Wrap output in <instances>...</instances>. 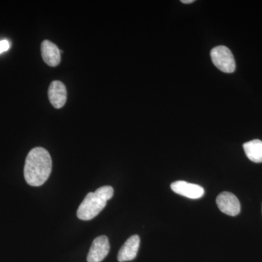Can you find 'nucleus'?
<instances>
[{
  "label": "nucleus",
  "instance_id": "f8f14e48",
  "mask_svg": "<svg viewBox=\"0 0 262 262\" xmlns=\"http://www.w3.org/2000/svg\"><path fill=\"white\" fill-rule=\"evenodd\" d=\"M182 3H184V4H190V3H194V0H182Z\"/></svg>",
  "mask_w": 262,
  "mask_h": 262
},
{
  "label": "nucleus",
  "instance_id": "f257e3e1",
  "mask_svg": "<svg viewBox=\"0 0 262 262\" xmlns=\"http://www.w3.org/2000/svg\"><path fill=\"white\" fill-rule=\"evenodd\" d=\"M51 170L52 159L47 150L36 147L29 151L24 165V178L29 185L42 186L49 178Z\"/></svg>",
  "mask_w": 262,
  "mask_h": 262
},
{
  "label": "nucleus",
  "instance_id": "6e6552de",
  "mask_svg": "<svg viewBox=\"0 0 262 262\" xmlns=\"http://www.w3.org/2000/svg\"><path fill=\"white\" fill-rule=\"evenodd\" d=\"M48 97L55 108L63 107L67 98V89L63 82L58 80L52 82L48 89Z\"/></svg>",
  "mask_w": 262,
  "mask_h": 262
},
{
  "label": "nucleus",
  "instance_id": "7ed1b4c3",
  "mask_svg": "<svg viewBox=\"0 0 262 262\" xmlns=\"http://www.w3.org/2000/svg\"><path fill=\"white\" fill-rule=\"evenodd\" d=\"M212 61L215 67L225 73H232L235 70V61L232 52L226 46H217L211 51Z\"/></svg>",
  "mask_w": 262,
  "mask_h": 262
},
{
  "label": "nucleus",
  "instance_id": "39448f33",
  "mask_svg": "<svg viewBox=\"0 0 262 262\" xmlns=\"http://www.w3.org/2000/svg\"><path fill=\"white\" fill-rule=\"evenodd\" d=\"M110 245L108 237L105 235L96 237L91 245L89 255L88 262H101L106 258L110 252Z\"/></svg>",
  "mask_w": 262,
  "mask_h": 262
},
{
  "label": "nucleus",
  "instance_id": "423d86ee",
  "mask_svg": "<svg viewBox=\"0 0 262 262\" xmlns=\"http://www.w3.org/2000/svg\"><path fill=\"white\" fill-rule=\"evenodd\" d=\"M170 188L177 194L190 199H199L205 194L204 189L201 186L185 181L173 182L170 185Z\"/></svg>",
  "mask_w": 262,
  "mask_h": 262
},
{
  "label": "nucleus",
  "instance_id": "9d476101",
  "mask_svg": "<svg viewBox=\"0 0 262 262\" xmlns=\"http://www.w3.org/2000/svg\"><path fill=\"white\" fill-rule=\"evenodd\" d=\"M245 153L253 163H262V141L258 139L248 141L244 144Z\"/></svg>",
  "mask_w": 262,
  "mask_h": 262
},
{
  "label": "nucleus",
  "instance_id": "9b49d317",
  "mask_svg": "<svg viewBox=\"0 0 262 262\" xmlns=\"http://www.w3.org/2000/svg\"><path fill=\"white\" fill-rule=\"evenodd\" d=\"M10 44L9 41L4 39V40L0 41V54L8 51L10 49Z\"/></svg>",
  "mask_w": 262,
  "mask_h": 262
},
{
  "label": "nucleus",
  "instance_id": "f03ea898",
  "mask_svg": "<svg viewBox=\"0 0 262 262\" xmlns=\"http://www.w3.org/2000/svg\"><path fill=\"white\" fill-rule=\"evenodd\" d=\"M113 194V188L110 186H103L96 192L89 193L79 206L77 217L83 221L93 220L105 208Z\"/></svg>",
  "mask_w": 262,
  "mask_h": 262
},
{
  "label": "nucleus",
  "instance_id": "1a4fd4ad",
  "mask_svg": "<svg viewBox=\"0 0 262 262\" xmlns=\"http://www.w3.org/2000/svg\"><path fill=\"white\" fill-rule=\"evenodd\" d=\"M41 53L45 63L51 67H56L61 62V52L51 41H43L41 45Z\"/></svg>",
  "mask_w": 262,
  "mask_h": 262
},
{
  "label": "nucleus",
  "instance_id": "20e7f679",
  "mask_svg": "<svg viewBox=\"0 0 262 262\" xmlns=\"http://www.w3.org/2000/svg\"><path fill=\"white\" fill-rule=\"evenodd\" d=\"M216 204L222 213L235 216L241 212V203L237 196L229 192H223L216 198Z\"/></svg>",
  "mask_w": 262,
  "mask_h": 262
},
{
  "label": "nucleus",
  "instance_id": "0eeeda50",
  "mask_svg": "<svg viewBox=\"0 0 262 262\" xmlns=\"http://www.w3.org/2000/svg\"><path fill=\"white\" fill-rule=\"evenodd\" d=\"M140 246V237L139 235L131 236L119 251L117 259L120 262L132 261L137 256Z\"/></svg>",
  "mask_w": 262,
  "mask_h": 262
}]
</instances>
